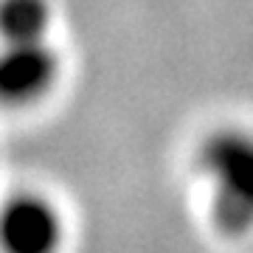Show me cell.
Returning a JSON list of instances; mask_svg holds the SVG:
<instances>
[{"mask_svg": "<svg viewBox=\"0 0 253 253\" xmlns=\"http://www.w3.org/2000/svg\"><path fill=\"white\" fill-rule=\"evenodd\" d=\"M200 169L211 180V214L219 231L253 228V132L219 129L200 146Z\"/></svg>", "mask_w": 253, "mask_h": 253, "instance_id": "1", "label": "cell"}, {"mask_svg": "<svg viewBox=\"0 0 253 253\" xmlns=\"http://www.w3.org/2000/svg\"><path fill=\"white\" fill-rule=\"evenodd\" d=\"M56 73L59 56L48 40L0 42V104H34L51 90Z\"/></svg>", "mask_w": 253, "mask_h": 253, "instance_id": "2", "label": "cell"}, {"mask_svg": "<svg viewBox=\"0 0 253 253\" xmlns=\"http://www.w3.org/2000/svg\"><path fill=\"white\" fill-rule=\"evenodd\" d=\"M62 239V219L48 200L20 194L0 211V248L11 253H48Z\"/></svg>", "mask_w": 253, "mask_h": 253, "instance_id": "3", "label": "cell"}, {"mask_svg": "<svg viewBox=\"0 0 253 253\" xmlns=\"http://www.w3.org/2000/svg\"><path fill=\"white\" fill-rule=\"evenodd\" d=\"M48 0H0V42L48 40Z\"/></svg>", "mask_w": 253, "mask_h": 253, "instance_id": "4", "label": "cell"}]
</instances>
